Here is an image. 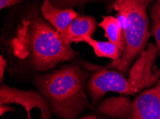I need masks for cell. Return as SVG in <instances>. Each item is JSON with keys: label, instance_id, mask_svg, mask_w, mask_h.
Here are the masks:
<instances>
[{"label": "cell", "instance_id": "obj_1", "mask_svg": "<svg viewBox=\"0 0 160 119\" xmlns=\"http://www.w3.org/2000/svg\"><path fill=\"white\" fill-rule=\"evenodd\" d=\"M10 46L14 57L41 73L78 55L48 21L35 14H29L22 20Z\"/></svg>", "mask_w": 160, "mask_h": 119}, {"label": "cell", "instance_id": "obj_2", "mask_svg": "<svg viewBox=\"0 0 160 119\" xmlns=\"http://www.w3.org/2000/svg\"><path fill=\"white\" fill-rule=\"evenodd\" d=\"M157 56V46L149 43L131 66L128 77L114 69L83 63L85 67L94 71L87 84L92 103L100 101L108 92L132 96L154 86L160 80V69L155 65Z\"/></svg>", "mask_w": 160, "mask_h": 119}, {"label": "cell", "instance_id": "obj_3", "mask_svg": "<svg viewBox=\"0 0 160 119\" xmlns=\"http://www.w3.org/2000/svg\"><path fill=\"white\" fill-rule=\"evenodd\" d=\"M88 76L81 66L71 64L51 72L35 74L33 84L57 117L76 119L85 109L91 108L86 90Z\"/></svg>", "mask_w": 160, "mask_h": 119}, {"label": "cell", "instance_id": "obj_4", "mask_svg": "<svg viewBox=\"0 0 160 119\" xmlns=\"http://www.w3.org/2000/svg\"><path fill=\"white\" fill-rule=\"evenodd\" d=\"M155 0H113L112 8L117 12L125 39L122 57L101 67L114 69L127 75L130 66L146 49L149 39V21L147 9Z\"/></svg>", "mask_w": 160, "mask_h": 119}, {"label": "cell", "instance_id": "obj_5", "mask_svg": "<svg viewBox=\"0 0 160 119\" xmlns=\"http://www.w3.org/2000/svg\"><path fill=\"white\" fill-rule=\"evenodd\" d=\"M97 110L115 119H160V80L132 100L125 96L109 97Z\"/></svg>", "mask_w": 160, "mask_h": 119}, {"label": "cell", "instance_id": "obj_6", "mask_svg": "<svg viewBox=\"0 0 160 119\" xmlns=\"http://www.w3.org/2000/svg\"><path fill=\"white\" fill-rule=\"evenodd\" d=\"M16 103L25 108L28 119L31 118V111L38 108L42 119H52V108L49 102L40 92L32 90L24 91L2 84L0 88V104Z\"/></svg>", "mask_w": 160, "mask_h": 119}, {"label": "cell", "instance_id": "obj_7", "mask_svg": "<svg viewBox=\"0 0 160 119\" xmlns=\"http://www.w3.org/2000/svg\"><path fill=\"white\" fill-rule=\"evenodd\" d=\"M41 14L42 17L60 34L78 16V14L73 9L60 8L55 6L51 0H45L41 7Z\"/></svg>", "mask_w": 160, "mask_h": 119}, {"label": "cell", "instance_id": "obj_8", "mask_svg": "<svg viewBox=\"0 0 160 119\" xmlns=\"http://www.w3.org/2000/svg\"><path fill=\"white\" fill-rule=\"evenodd\" d=\"M96 21L91 16H78L60 34V38L67 45L81 36H92L95 32Z\"/></svg>", "mask_w": 160, "mask_h": 119}, {"label": "cell", "instance_id": "obj_9", "mask_svg": "<svg viewBox=\"0 0 160 119\" xmlns=\"http://www.w3.org/2000/svg\"><path fill=\"white\" fill-rule=\"evenodd\" d=\"M98 26L105 31V36L108 42L117 46L123 53L126 43L122 24L118 19L112 16H103V20L98 24Z\"/></svg>", "mask_w": 160, "mask_h": 119}, {"label": "cell", "instance_id": "obj_10", "mask_svg": "<svg viewBox=\"0 0 160 119\" xmlns=\"http://www.w3.org/2000/svg\"><path fill=\"white\" fill-rule=\"evenodd\" d=\"M84 42L93 48L97 57L108 58L112 61L120 59L122 52L117 46L110 42H101L93 39L91 36H81L74 40L73 43Z\"/></svg>", "mask_w": 160, "mask_h": 119}, {"label": "cell", "instance_id": "obj_11", "mask_svg": "<svg viewBox=\"0 0 160 119\" xmlns=\"http://www.w3.org/2000/svg\"><path fill=\"white\" fill-rule=\"evenodd\" d=\"M149 14L152 23L151 34L156 40L157 56H160V0H155L150 4Z\"/></svg>", "mask_w": 160, "mask_h": 119}, {"label": "cell", "instance_id": "obj_12", "mask_svg": "<svg viewBox=\"0 0 160 119\" xmlns=\"http://www.w3.org/2000/svg\"><path fill=\"white\" fill-rule=\"evenodd\" d=\"M92 0H55V6L58 7H68L81 5Z\"/></svg>", "mask_w": 160, "mask_h": 119}, {"label": "cell", "instance_id": "obj_13", "mask_svg": "<svg viewBox=\"0 0 160 119\" xmlns=\"http://www.w3.org/2000/svg\"><path fill=\"white\" fill-rule=\"evenodd\" d=\"M22 0H0V9H3L19 4Z\"/></svg>", "mask_w": 160, "mask_h": 119}, {"label": "cell", "instance_id": "obj_14", "mask_svg": "<svg viewBox=\"0 0 160 119\" xmlns=\"http://www.w3.org/2000/svg\"><path fill=\"white\" fill-rule=\"evenodd\" d=\"M7 65V60L3 57V56H0V81L2 83L4 78V74L5 72V69Z\"/></svg>", "mask_w": 160, "mask_h": 119}, {"label": "cell", "instance_id": "obj_15", "mask_svg": "<svg viewBox=\"0 0 160 119\" xmlns=\"http://www.w3.org/2000/svg\"><path fill=\"white\" fill-rule=\"evenodd\" d=\"M7 112H15V110L8 104H0V115L2 116Z\"/></svg>", "mask_w": 160, "mask_h": 119}, {"label": "cell", "instance_id": "obj_16", "mask_svg": "<svg viewBox=\"0 0 160 119\" xmlns=\"http://www.w3.org/2000/svg\"><path fill=\"white\" fill-rule=\"evenodd\" d=\"M80 119H103V118L96 115H88V116H83V117H82Z\"/></svg>", "mask_w": 160, "mask_h": 119}]
</instances>
